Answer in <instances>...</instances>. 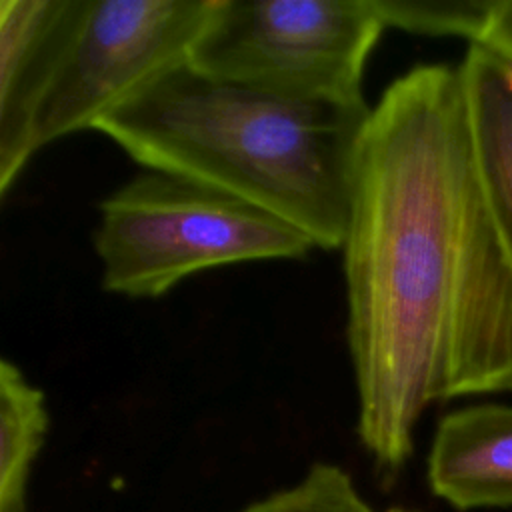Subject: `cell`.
<instances>
[{"mask_svg":"<svg viewBox=\"0 0 512 512\" xmlns=\"http://www.w3.org/2000/svg\"><path fill=\"white\" fill-rule=\"evenodd\" d=\"M472 142L458 68L398 76L362 126L342 242L356 432L382 478L448 400L466 268Z\"/></svg>","mask_w":512,"mask_h":512,"instance_id":"1","label":"cell"},{"mask_svg":"<svg viewBox=\"0 0 512 512\" xmlns=\"http://www.w3.org/2000/svg\"><path fill=\"white\" fill-rule=\"evenodd\" d=\"M370 106L290 100L194 70L162 74L94 130L146 170L244 200L340 250Z\"/></svg>","mask_w":512,"mask_h":512,"instance_id":"2","label":"cell"},{"mask_svg":"<svg viewBox=\"0 0 512 512\" xmlns=\"http://www.w3.org/2000/svg\"><path fill=\"white\" fill-rule=\"evenodd\" d=\"M94 250L102 288L160 298L198 272L258 260H296L312 240L280 218L184 176L146 170L100 202Z\"/></svg>","mask_w":512,"mask_h":512,"instance_id":"3","label":"cell"},{"mask_svg":"<svg viewBox=\"0 0 512 512\" xmlns=\"http://www.w3.org/2000/svg\"><path fill=\"white\" fill-rule=\"evenodd\" d=\"M384 28L370 0H220L188 64L290 100L364 106V68Z\"/></svg>","mask_w":512,"mask_h":512,"instance_id":"4","label":"cell"},{"mask_svg":"<svg viewBox=\"0 0 512 512\" xmlns=\"http://www.w3.org/2000/svg\"><path fill=\"white\" fill-rule=\"evenodd\" d=\"M220 0H86L42 100V148L94 126L162 74L188 62Z\"/></svg>","mask_w":512,"mask_h":512,"instance_id":"5","label":"cell"},{"mask_svg":"<svg viewBox=\"0 0 512 512\" xmlns=\"http://www.w3.org/2000/svg\"><path fill=\"white\" fill-rule=\"evenodd\" d=\"M86 0H0V194L34 156V128Z\"/></svg>","mask_w":512,"mask_h":512,"instance_id":"6","label":"cell"},{"mask_svg":"<svg viewBox=\"0 0 512 512\" xmlns=\"http://www.w3.org/2000/svg\"><path fill=\"white\" fill-rule=\"evenodd\" d=\"M428 486L456 510L512 506V406L474 404L436 426Z\"/></svg>","mask_w":512,"mask_h":512,"instance_id":"7","label":"cell"},{"mask_svg":"<svg viewBox=\"0 0 512 512\" xmlns=\"http://www.w3.org/2000/svg\"><path fill=\"white\" fill-rule=\"evenodd\" d=\"M458 72L474 168L512 254V66L492 50L470 44Z\"/></svg>","mask_w":512,"mask_h":512,"instance_id":"8","label":"cell"},{"mask_svg":"<svg viewBox=\"0 0 512 512\" xmlns=\"http://www.w3.org/2000/svg\"><path fill=\"white\" fill-rule=\"evenodd\" d=\"M48 432L44 392L22 370L0 362V512H26L28 482Z\"/></svg>","mask_w":512,"mask_h":512,"instance_id":"9","label":"cell"},{"mask_svg":"<svg viewBox=\"0 0 512 512\" xmlns=\"http://www.w3.org/2000/svg\"><path fill=\"white\" fill-rule=\"evenodd\" d=\"M234 512H376L350 474L332 462H314L290 486Z\"/></svg>","mask_w":512,"mask_h":512,"instance_id":"10","label":"cell"},{"mask_svg":"<svg viewBox=\"0 0 512 512\" xmlns=\"http://www.w3.org/2000/svg\"><path fill=\"white\" fill-rule=\"evenodd\" d=\"M382 24L414 34L482 38L494 0H370Z\"/></svg>","mask_w":512,"mask_h":512,"instance_id":"11","label":"cell"},{"mask_svg":"<svg viewBox=\"0 0 512 512\" xmlns=\"http://www.w3.org/2000/svg\"><path fill=\"white\" fill-rule=\"evenodd\" d=\"M512 66V0H494L482 38L476 42Z\"/></svg>","mask_w":512,"mask_h":512,"instance_id":"12","label":"cell"},{"mask_svg":"<svg viewBox=\"0 0 512 512\" xmlns=\"http://www.w3.org/2000/svg\"><path fill=\"white\" fill-rule=\"evenodd\" d=\"M386 512H422V510H416V508H406V506H392V508H388Z\"/></svg>","mask_w":512,"mask_h":512,"instance_id":"13","label":"cell"}]
</instances>
